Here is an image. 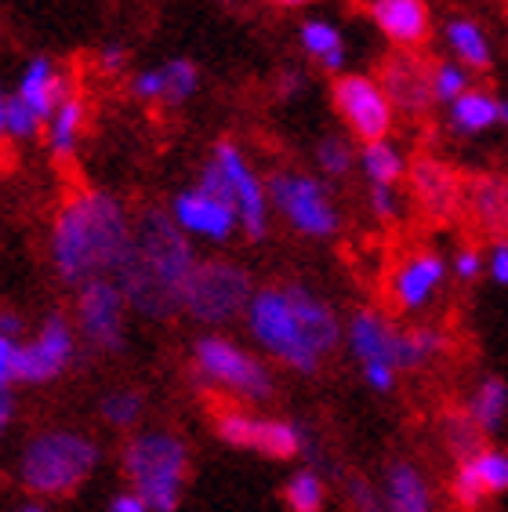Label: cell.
Here are the masks:
<instances>
[{"mask_svg":"<svg viewBox=\"0 0 508 512\" xmlns=\"http://www.w3.org/2000/svg\"><path fill=\"white\" fill-rule=\"evenodd\" d=\"M469 422L476 425V433L483 440L498 436L505 429V414H508V385L501 375H487L483 382L472 389L469 396Z\"/></svg>","mask_w":508,"mask_h":512,"instance_id":"obj_23","label":"cell"},{"mask_svg":"<svg viewBox=\"0 0 508 512\" xmlns=\"http://www.w3.org/2000/svg\"><path fill=\"white\" fill-rule=\"evenodd\" d=\"M84 120H88V106L80 95H69L62 99V106L48 117V149L55 160H73L80 146V131H84Z\"/></svg>","mask_w":508,"mask_h":512,"instance_id":"obj_27","label":"cell"},{"mask_svg":"<svg viewBox=\"0 0 508 512\" xmlns=\"http://www.w3.org/2000/svg\"><path fill=\"white\" fill-rule=\"evenodd\" d=\"M131 95H135L138 102H160V95H164V80H160V66L153 69H142V73H135L131 77Z\"/></svg>","mask_w":508,"mask_h":512,"instance_id":"obj_41","label":"cell"},{"mask_svg":"<svg viewBox=\"0 0 508 512\" xmlns=\"http://www.w3.org/2000/svg\"><path fill=\"white\" fill-rule=\"evenodd\" d=\"M215 168L222 171L225 178V189H229V204L236 211V226L244 233L247 240H265L269 233V200H265V182L258 178V171L251 168V160L247 153L236 142H218L215 153Z\"/></svg>","mask_w":508,"mask_h":512,"instance_id":"obj_13","label":"cell"},{"mask_svg":"<svg viewBox=\"0 0 508 512\" xmlns=\"http://www.w3.org/2000/svg\"><path fill=\"white\" fill-rule=\"evenodd\" d=\"M381 91L392 102V109L400 106L407 113H425L432 106L429 95V66H421L414 55H396L381 69Z\"/></svg>","mask_w":508,"mask_h":512,"instance_id":"obj_19","label":"cell"},{"mask_svg":"<svg viewBox=\"0 0 508 512\" xmlns=\"http://www.w3.org/2000/svg\"><path fill=\"white\" fill-rule=\"evenodd\" d=\"M98 444L77 429H44L30 436L19 454V483L33 498H66L95 473Z\"/></svg>","mask_w":508,"mask_h":512,"instance_id":"obj_4","label":"cell"},{"mask_svg":"<svg viewBox=\"0 0 508 512\" xmlns=\"http://www.w3.org/2000/svg\"><path fill=\"white\" fill-rule=\"evenodd\" d=\"M298 40H302V51L316 66L331 69V73H342L345 69L349 48H345L342 30L331 19H305L302 30H298Z\"/></svg>","mask_w":508,"mask_h":512,"instance_id":"obj_24","label":"cell"},{"mask_svg":"<svg viewBox=\"0 0 508 512\" xmlns=\"http://www.w3.org/2000/svg\"><path fill=\"white\" fill-rule=\"evenodd\" d=\"M160 80H164V95H160V106H182L200 91V69L193 59H167L160 62Z\"/></svg>","mask_w":508,"mask_h":512,"instance_id":"obj_30","label":"cell"},{"mask_svg":"<svg viewBox=\"0 0 508 512\" xmlns=\"http://www.w3.org/2000/svg\"><path fill=\"white\" fill-rule=\"evenodd\" d=\"M284 505L291 512H323L327 505V483L316 473L313 465H302L294 476L284 483Z\"/></svg>","mask_w":508,"mask_h":512,"instance_id":"obj_29","label":"cell"},{"mask_svg":"<svg viewBox=\"0 0 508 512\" xmlns=\"http://www.w3.org/2000/svg\"><path fill=\"white\" fill-rule=\"evenodd\" d=\"M367 207H371L374 218L392 222L400 215V193H396V186H371L367 189Z\"/></svg>","mask_w":508,"mask_h":512,"instance_id":"obj_40","label":"cell"},{"mask_svg":"<svg viewBox=\"0 0 508 512\" xmlns=\"http://www.w3.org/2000/svg\"><path fill=\"white\" fill-rule=\"evenodd\" d=\"M447 273L458 276L461 284H472L483 273V255H479L476 247H461L458 255H454V262H447Z\"/></svg>","mask_w":508,"mask_h":512,"instance_id":"obj_42","label":"cell"},{"mask_svg":"<svg viewBox=\"0 0 508 512\" xmlns=\"http://www.w3.org/2000/svg\"><path fill=\"white\" fill-rule=\"evenodd\" d=\"M447 276H450L447 258L436 255V251L407 255L389 280L392 306L400 309V313H421V309H429L432 298L440 295V287L447 284Z\"/></svg>","mask_w":508,"mask_h":512,"instance_id":"obj_15","label":"cell"},{"mask_svg":"<svg viewBox=\"0 0 508 512\" xmlns=\"http://www.w3.org/2000/svg\"><path fill=\"white\" fill-rule=\"evenodd\" d=\"M167 218L175 222L189 240H207V244H225V240L236 237V211L229 200L211 197L200 186L178 189L175 200H171V211Z\"/></svg>","mask_w":508,"mask_h":512,"instance_id":"obj_14","label":"cell"},{"mask_svg":"<svg viewBox=\"0 0 508 512\" xmlns=\"http://www.w3.org/2000/svg\"><path fill=\"white\" fill-rule=\"evenodd\" d=\"M106 425L113 429H135L142 422V414H146V396L138 393V389H113V393L102 396V404H98Z\"/></svg>","mask_w":508,"mask_h":512,"instance_id":"obj_33","label":"cell"},{"mask_svg":"<svg viewBox=\"0 0 508 512\" xmlns=\"http://www.w3.org/2000/svg\"><path fill=\"white\" fill-rule=\"evenodd\" d=\"M22 331H26L22 316L15 313V309H0V338H15V342H19Z\"/></svg>","mask_w":508,"mask_h":512,"instance_id":"obj_49","label":"cell"},{"mask_svg":"<svg viewBox=\"0 0 508 512\" xmlns=\"http://www.w3.org/2000/svg\"><path fill=\"white\" fill-rule=\"evenodd\" d=\"M472 88V73L465 66H458L454 59H440L429 66V95L432 102H454L458 95Z\"/></svg>","mask_w":508,"mask_h":512,"instance_id":"obj_34","label":"cell"},{"mask_svg":"<svg viewBox=\"0 0 508 512\" xmlns=\"http://www.w3.org/2000/svg\"><path fill=\"white\" fill-rule=\"evenodd\" d=\"M40 128H44V124L33 117L30 109L22 106L15 95H8V102H4V135L15 138V142H26V138L40 135Z\"/></svg>","mask_w":508,"mask_h":512,"instance_id":"obj_38","label":"cell"},{"mask_svg":"<svg viewBox=\"0 0 508 512\" xmlns=\"http://www.w3.org/2000/svg\"><path fill=\"white\" fill-rule=\"evenodd\" d=\"M196 262L193 240L167 218V211H142L138 222H131V240L113 284L138 316L171 320L182 313V291Z\"/></svg>","mask_w":508,"mask_h":512,"instance_id":"obj_2","label":"cell"},{"mask_svg":"<svg viewBox=\"0 0 508 512\" xmlns=\"http://www.w3.org/2000/svg\"><path fill=\"white\" fill-rule=\"evenodd\" d=\"M15 364H19V342L15 338H0V393H11Z\"/></svg>","mask_w":508,"mask_h":512,"instance_id":"obj_45","label":"cell"},{"mask_svg":"<svg viewBox=\"0 0 508 512\" xmlns=\"http://www.w3.org/2000/svg\"><path fill=\"white\" fill-rule=\"evenodd\" d=\"M244 324L258 349L305 378L320 375L323 360L342 342V320L334 306L305 284L254 287Z\"/></svg>","mask_w":508,"mask_h":512,"instance_id":"obj_1","label":"cell"},{"mask_svg":"<svg viewBox=\"0 0 508 512\" xmlns=\"http://www.w3.org/2000/svg\"><path fill=\"white\" fill-rule=\"evenodd\" d=\"M371 19L396 48H421L432 33V11L425 0H371Z\"/></svg>","mask_w":508,"mask_h":512,"instance_id":"obj_17","label":"cell"},{"mask_svg":"<svg viewBox=\"0 0 508 512\" xmlns=\"http://www.w3.org/2000/svg\"><path fill=\"white\" fill-rule=\"evenodd\" d=\"M302 88H305V73H302V69H294V66L280 69V77H276V91H280V95H298Z\"/></svg>","mask_w":508,"mask_h":512,"instance_id":"obj_47","label":"cell"},{"mask_svg":"<svg viewBox=\"0 0 508 512\" xmlns=\"http://www.w3.org/2000/svg\"><path fill=\"white\" fill-rule=\"evenodd\" d=\"M345 494H349V505L352 512H385L381 509V494L371 480H363V476H349L345 480Z\"/></svg>","mask_w":508,"mask_h":512,"instance_id":"obj_39","label":"cell"},{"mask_svg":"<svg viewBox=\"0 0 508 512\" xmlns=\"http://www.w3.org/2000/svg\"><path fill=\"white\" fill-rule=\"evenodd\" d=\"M276 8H309V4H316V0H273Z\"/></svg>","mask_w":508,"mask_h":512,"instance_id":"obj_51","label":"cell"},{"mask_svg":"<svg viewBox=\"0 0 508 512\" xmlns=\"http://www.w3.org/2000/svg\"><path fill=\"white\" fill-rule=\"evenodd\" d=\"M469 207L483 229L505 226V182L501 178H476L469 186Z\"/></svg>","mask_w":508,"mask_h":512,"instance_id":"obj_31","label":"cell"},{"mask_svg":"<svg viewBox=\"0 0 508 512\" xmlns=\"http://www.w3.org/2000/svg\"><path fill=\"white\" fill-rule=\"evenodd\" d=\"M450 498L458 502L461 512H479L483 505L490 502L487 494H483V487H479L476 473H472L469 458H465V462H458V469H454V480H450Z\"/></svg>","mask_w":508,"mask_h":512,"instance_id":"obj_37","label":"cell"},{"mask_svg":"<svg viewBox=\"0 0 508 512\" xmlns=\"http://www.w3.org/2000/svg\"><path fill=\"white\" fill-rule=\"evenodd\" d=\"M360 171L371 186H400V178H407V157L389 138L367 142L360 149Z\"/></svg>","mask_w":508,"mask_h":512,"instance_id":"obj_28","label":"cell"},{"mask_svg":"<svg viewBox=\"0 0 508 512\" xmlns=\"http://www.w3.org/2000/svg\"><path fill=\"white\" fill-rule=\"evenodd\" d=\"M483 269H487L490 280H494L498 287L508 284V244L505 240H498V244L490 247V255L483 258Z\"/></svg>","mask_w":508,"mask_h":512,"instance_id":"obj_46","label":"cell"},{"mask_svg":"<svg viewBox=\"0 0 508 512\" xmlns=\"http://www.w3.org/2000/svg\"><path fill=\"white\" fill-rule=\"evenodd\" d=\"M251 291V273L244 266L225 262V258L196 262L182 291V313L204 327H225L236 316H244Z\"/></svg>","mask_w":508,"mask_h":512,"instance_id":"obj_8","label":"cell"},{"mask_svg":"<svg viewBox=\"0 0 508 512\" xmlns=\"http://www.w3.org/2000/svg\"><path fill=\"white\" fill-rule=\"evenodd\" d=\"M127 59H131V55H127V48L120 44V40H109V44H102V48H98V55H95L98 69H102L106 77H120V73L127 69Z\"/></svg>","mask_w":508,"mask_h":512,"instance_id":"obj_43","label":"cell"},{"mask_svg":"<svg viewBox=\"0 0 508 512\" xmlns=\"http://www.w3.org/2000/svg\"><path fill=\"white\" fill-rule=\"evenodd\" d=\"M378 494L385 512H436L429 480L411 462H392L385 469V483Z\"/></svg>","mask_w":508,"mask_h":512,"instance_id":"obj_21","label":"cell"},{"mask_svg":"<svg viewBox=\"0 0 508 512\" xmlns=\"http://www.w3.org/2000/svg\"><path fill=\"white\" fill-rule=\"evenodd\" d=\"M508 120V102L498 99L494 91H483V88H469L465 95L450 102L447 109V124L454 135L461 138H476V135H487L494 131L498 124Z\"/></svg>","mask_w":508,"mask_h":512,"instance_id":"obj_20","label":"cell"},{"mask_svg":"<svg viewBox=\"0 0 508 512\" xmlns=\"http://www.w3.org/2000/svg\"><path fill=\"white\" fill-rule=\"evenodd\" d=\"M131 240V215L106 189H80L55 211L48 255L66 287H84L117 273Z\"/></svg>","mask_w":508,"mask_h":512,"instance_id":"obj_3","label":"cell"},{"mask_svg":"<svg viewBox=\"0 0 508 512\" xmlns=\"http://www.w3.org/2000/svg\"><path fill=\"white\" fill-rule=\"evenodd\" d=\"M77 331L66 313H48L30 342H19L15 385H48L62 378L77 360Z\"/></svg>","mask_w":508,"mask_h":512,"instance_id":"obj_12","label":"cell"},{"mask_svg":"<svg viewBox=\"0 0 508 512\" xmlns=\"http://www.w3.org/2000/svg\"><path fill=\"white\" fill-rule=\"evenodd\" d=\"M127 302L120 295V287L113 284V276L106 280H91V284L77 287V309H73V331L77 342H84L95 353L117 356L127 345Z\"/></svg>","mask_w":508,"mask_h":512,"instance_id":"obj_10","label":"cell"},{"mask_svg":"<svg viewBox=\"0 0 508 512\" xmlns=\"http://www.w3.org/2000/svg\"><path fill=\"white\" fill-rule=\"evenodd\" d=\"M215 433L233 451L262 454L273 462H291V458L313 454V440L305 433V425L291 422V418H265V414L244 411V407H229L218 414Z\"/></svg>","mask_w":508,"mask_h":512,"instance_id":"obj_9","label":"cell"},{"mask_svg":"<svg viewBox=\"0 0 508 512\" xmlns=\"http://www.w3.org/2000/svg\"><path fill=\"white\" fill-rule=\"evenodd\" d=\"M269 211L284 218L294 233L309 240H331L342 229V211L334 204L327 182L305 171H276L265 182Z\"/></svg>","mask_w":508,"mask_h":512,"instance_id":"obj_7","label":"cell"},{"mask_svg":"<svg viewBox=\"0 0 508 512\" xmlns=\"http://www.w3.org/2000/svg\"><path fill=\"white\" fill-rule=\"evenodd\" d=\"M11 418H15V396H11V393H0V436L8 433Z\"/></svg>","mask_w":508,"mask_h":512,"instance_id":"obj_50","label":"cell"},{"mask_svg":"<svg viewBox=\"0 0 508 512\" xmlns=\"http://www.w3.org/2000/svg\"><path fill=\"white\" fill-rule=\"evenodd\" d=\"M69 80L48 55H33L26 62V69L19 73V88H15V99L30 109L40 124H48V117L62 106V99H69Z\"/></svg>","mask_w":508,"mask_h":512,"instance_id":"obj_16","label":"cell"},{"mask_svg":"<svg viewBox=\"0 0 508 512\" xmlns=\"http://www.w3.org/2000/svg\"><path fill=\"white\" fill-rule=\"evenodd\" d=\"M109 512H149V509L135 491H120L109 498Z\"/></svg>","mask_w":508,"mask_h":512,"instance_id":"obj_48","label":"cell"},{"mask_svg":"<svg viewBox=\"0 0 508 512\" xmlns=\"http://www.w3.org/2000/svg\"><path fill=\"white\" fill-rule=\"evenodd\" d=\"M316 168L323 171L327 178H349L352 168H356V149H352L349 138L342 135H327L320 138V146H316Z\"/></svg>","mask_w":508,"mask_h":512,"instance_id":"obj_35","label":"cell"},{"mask_svg":"<svg viewBox=\"0 0 508 512\" xmlns=\"http://www.w3.org/2000/svg\"><path fill=\"white\" fill-rule=\"evenodd\" d=\"M19 512H48V509H44V505H37V502H30V505H22Z\"/></svg>","mask_w":508,"mask_h":512,"instance_id":"obj_53","label":"cell"},{"mask_svg":"<svg viewBox=\"0 0 508 512\" xmlns=\"http://www.w3.org/2000/svg\"><path fill=\"white\" fill-rule=\"evenodd\" d=\"M360 375H363V385L371 389V393H381V396H389L392 389H396V371L385 364H363L360 367Z\"/></svg>","mask_w":508,"mask_h":512,"instance_id":"obj_44","label":"cell"},{"mask_svg":"<svg viewBox=\"0 0 508 512\" xmlns=\"http://www.w3.org/2000/svg\"><path fill=\"white\" fill-rule=\"evenodd\" d=\"M411 175V186H414V197L421 200V207L436 218H447L454 215V207L461 200V186L458 178L450 175V168H443L440 160H414V168H407Z\"/></svg>","mask_w":508,"mask_h":512,"instance_id":"obj_22","label":"cell"},{"mask_svg":"<svg viewBox=\"0 0 508 512\" xmlns=\"http://www.w3.org/2000/svg\"><path fill=\"white\" fill-rule=\"evenodd\" d=\"M447 353V338L436 327H411V331H396V345H392V367L400 371H418V367L432 364L436 356Z\"/></svg>","mask_w":508,"mask_h":512,"instance_id":"obj_26","label":"cell"},{"mask_svg":"<svg viewBox=\"0 0 508 512\" xmlns=\"http://www.w3.org/2000/svg\"><path fill=\"white\" fill-rule=\"evenodd\" d=\"M331 95L342 124L349 128L352 138H360L363 146L392 135L396 109L385 99V91H381V84L371 73H338Z\"/></svg>","mask_w":508,"mask_h":512,"instance_id":"obj_11","label":"cell"},{"mask_svg":"<svg viewBox=\"0 0 508 512\" xmlns=\"http://www.w3.org/2000/svg\"><path fill=\"white\" fill-rule=\"evenodd\" d=\"M396 331L400 327L389 324L378 309H356L349 316V324L342 327V338L349 342V353L363 364H385L392 367V345H396ZM396 371V367H392Z\"/></svg>","mask_w":508,"mask_h":512,"instance_id":"obj_18","label":"cell"},{"mask_svg":"<svg viewBox=\"0 0 508 512\" xmlns=\"http://www.w3.org/2000/svg\"><path fill=\"white\" fill-rule=\"evenodd\" d=\"M443 37H447V48L454 51V62L472 69H490L494 66V44L483 33V26L472 19H450L443 26Z\"/></svg>","mask_w":508,"mask_h":512,"instance_id":"obj_25","label":"cell"},{"mask_svg":"<svg viewBox=\"0 0 508 512\" xmlns=\"http://www.w3.org/2000/svg\"><path fill=\"white\" fill-rule=\"evenodd\" d=\"M472 462V473H476L479 487L487 498H501L508 491V454L494 444H483L476 454L469 458Z\"/></svg>","mask_w":508,"mask_h":512,"instance_id":"obj_32","label":"cell"},{"mask_svg":"<svg viewBox=\"0 0 508 512\" xmlns=\"http://www.w3.org/2000/svg\"><path fill=\"white\" fill-rule=\"evenodd\" d=\"M4 102H8V95L0 91V135H4Z\"/></svg>","mask_w":508,"mask_h":512,"instance_id":"obj_52","label":"cell"},{"mask_svg":"<svg viewBox=\"0 0 508 512\" xmlns=\"http://www.w3.org/2000/svg\"><path fill=\"white\" fill-rule=\"evenodd\" d=\"M193 371L196 382L207 389H222V393L247 400V404H265L276 393L273 371L247 353L244 345H236L225 335H200L193 342Z\"/></svg>","mask_w":508,"mask_h":512,"instance_id":"obj_6","label":"cell"},{"mask_svg":"<svg viewBox=\"0 0 508 512\" xmlns=\"http://www.w3.org/2000/svg\"><path fill=\"white\" fill-rule=\"evenodd\" d=\"M443 440H447V447L454 451L458 462L472 458L479 447L487 444V440L476 433V425L469 422V414H450V418H443Z\"/></svg>","mask_w":508,"mask_h":512,"instance_id":"obj_36","label":"cell"},{"mask_svg":"<svg viewBox=\"0 0 508 512\" xmlns=\"http://www.w3.org/2000/svg\"><path fill=\"white\" fill-rule=\"evenodd\" d=\"M127 476V491H135L149 512H178L186 494L189 476V447L175 433H138L124 444L120 454Z\"/></svg>","mask_w":508,"mask_h":512,"instance_id":"obj_5","label":"cell"}]
</instances>
